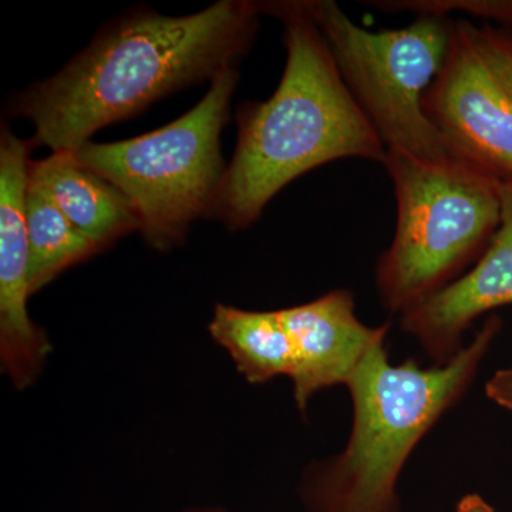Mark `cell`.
I'll use <instances>...</instances> for the list:
<instances>
[{
	"label": "cell",
	"mask_w": 512,
	"mask_h": 512,
	"mask_svg": "<svg viewBox=\"0 0 512 512\" xmlns=\"http://www.w3.org/2000/svg\"><path fill=\"white\" fill-rule=\"evenodd\" d=\"M423 109L448 157L512 184V64L490 25L454 20L446 60Z\"/></svg>",
	"instance_id": "obj_7"
},
{
	"label": "cell",
	"mask_w": 512,
	"mask_h": 512,
	"mask_svg": "<svg viewBox=\"0 0 512 512\" xmlns=\"http://www.w3.org/2000/svg\"><path fill=\"white\" fill-rule=\"evenodd\" d=\"M495 45L501 50L505 59L512 64V29L511 28H494L491 26Z\"/></svg>",
	"instance_id": "obj_16"
},
{
	"label": "cell",
	"mask_w": 512,
	"mask_h": 512,
	"mask_svg": "<svg viewBox=\"0 0 512 512\" xmlns=\"http://www.w3.org/2000/svg\"><path fill=\"white\" fill-rule=\"evenodd\" d=\"M185 512H225L221 508H197V510H190Z\"/></svg>",
	"instance_id": "obj_17"
},
{
	"label": "cell",
	"mask_w": 512,
	"mask_h": 512,
	"mask_svg": "<svg viewBox=\"0 0 512 512\" xmlns=\"http://www.w3.org/2000/svg\"><path fill=\"white\" fill-rule=\"evenodd\" d=\"M259 3L221 0L201 12L138 10L117 20L49 79L10 103L35 127V146L73 153L103 127L161 97L235 69L258 32Z\"/></svg>",
	"instance_id": "obj_1"
},
{
	"label": "cell",
	"mask_w": 512,
	"mask_h": 512,
	"mask_svg": "<svg viewBox=\"0 0 512 512\" xmlns=\"http://www.w3.org/2000/svg\"><path fill=\"white\" fill-rule=\"evenodd\" d=\"M259 8L284 23L288 57L271 99L239 110L237 148L215 210L229 229L254 224L279 191L320 165L386 158L303 2Z\"/></svg>",
	"instance_id": "obj_2"
},
{
	"label": "cell",
	"mask_w": 512,
	"mask_h": 512,
	"mask_svg": "<svg viewBox=\"0 0 512 512\" xmlns=\"http://www.w3.org/2000/svg\"><path fill=\"white\" fill-rule=\"evenodd\" d=\"M485 394L498 406L512 410V367L495 372L485 384Z\"/></svg>",
	"instance_id": "obj_14"
},
{
	"label": "cell",
	"mask_w": 512,
	"mask_h": 512,
	"mask_svg": "<svg viewBox=\"0 0 512 512\" xmlns=\"http://www.w3.org/2000/svg\"><path fill=\"white\" fill-rule=\"evenodd\" d=\"M9 128L0 134V366L15 389L36 383L53 345L29 315V234L26 194L29 151Z\"/></svg>",
	"instance_id": "obj_8"
},
{
	"label": "cell",
	"mask_w": 512,
	"mask_h": 512,
	"mask_svg": "<svg viewBox=\"0 0 512 512\" xmlns=\"http://www.w3.org/2000/svg\"><path fill=\"white\" fill-rule=\"evenodd\" d=\"M292 339L293 369L289 379L301 412L320 390L348 384L369 350L386 340L389 323L367 326L356 316L355 299L345 289L315 301L281 309Z\"/></svg>",
	"instance_id": "obj_9"
},
{
	"label": "cell",
	"mask_w": 512,
	"mask_h": 512,
	"mask_svg": "<svg viewBox=\"0 0 512 512\" xmlns=\"http://www.w3.org/2000/svg\"><path fill=\"white\" fill-rule=\"evenodd\" d=\"M303 5L386 153L448 160L439 133L424 113L423 97L446 60L454 20L421 13L404 28L370 32L332 0H303Z\"/></svg>",
	"instance_id": "obj_6"
},
{
	"label": "cell",
	"mask_w": 512,
	"mask_h": 512,
	"mask_svg": "<svg viewBox=\"0 0 512 512\" xmlns=\"http://www.w3.org/2000/svg\"><path fill=\"white\" fill-rule=\"evenodd\" d=\"M501 221L483 256L446 289L402 315V329L412 335L436 365L464 348L474 320L512 305V184H501Z\"/></svg>",
	"instance_id": "obj_10"
},
{
	"label": "cell",
	"mask_w": 512,
	"mask_h": 512,
	"mask_svg": "<svg viewBox=\"0 0 512 512\" xmlns=\"http://www.w3.org/2000/svg\"><path fill=\"white\" fill-rule=\"evenodd\" d=\"M490 315L474 339L446 363H390L386 340L369 350L348 387L353 424L345 450L303 474L308 512H399L396 488L414 448L470 389L498 333Z\"/></svg>",
	"instance_id": "obj_3"
},
{
	"label": "cell",
	"mask_w": 512,
	"mask_h": 512,
	"mask_svg": "<svg viewBox=\"0 0 512 512\" xmlns=\"http://www.w3.org/2000/svg\"><path fill=\"white\" fill-rule=\"evenodd\" d=\"M208 330L248 383L265 384L278 376H291L292 339L281 311L217 305Z\"/></svg>",
	"instance_id": "obj_12"
},
{
	"label": "cell",
	"mask_w": 512,
	"mask_h": 512,
	"mask_svg": "<svg viewBox=\"0 0 512 512\" xmlns=\"http://www.w3.org/2000/svg\"><path fill=\"white\" fill-rule=\"evenodd\" d=\"M396 231L376 266L380 302L404 315L473 268L501 221V184L458 163L386 153Z\"/></svg>",
	"instance_id": "obj_4"
},
{
	"label": "cell",
	"mask_w": 512,
	"mask_h": 512,
	"mask_svg": "<svg viewBox=\"0 0 512 512\" xmlns=\"http://www.w3.org/2000/svg\"><path fill=\"white\" fill-rule=\"evenodd\" d=\"M29 178L43 187L64 217L101 249L140 231L133 202L116 185L84 167L74 153H52L45 160L32 161Z\"/></svg>",
	"instance_id": "obj_11"
},
{
	"label": "cell",
	"mask_w": 512,
	"mask_h": 512,
	"mask_svg": "<svg viewBox=\"0 0 512 512\" xmlns=\"http://www.w3.org/2000/svg\"><path fill=\"white\" fill-rule=\"evenodd\" d=\"M30 295L42 291L70 266L103 251L64 217L43 187L30 180L26 194Z\"/></svg>",
	"instance_id": "obj_13"
},
{
	"label": "cell",
	"mask_w": 512,
	"mask_h": 512,
	"mask_svg": "<svg viewBox=\"0 0 512 512\" xmlns=\"http://www.w3.org/2000/svg\"><path fill=\"white\" fill-rule=\"evenodd\" d=\"M457 512H495V510L480 495L468 494L458 501Z\"/></svg>",
	"instance_id": "obj_15"
},
{
	"label": "cell",
	"mask_w": 512,
	"mask_h": 512,
	"mask_svg": "<svg viewBox=\"0 0 512 512\" xmlns=\"http://www.w3.org/2000/svg\"><path fill=\"white\" fill-rule=\"evenodd\" d=\"M237 83V67L225 70L211 80L204 99L173 123L130 140L89 141L73 151L133 202L140 232L157 251L183 244L192 222L217 210L228 168L220 137Z\"/></svg>",
	"instance_id": "obj_5"
}]
</instances>
